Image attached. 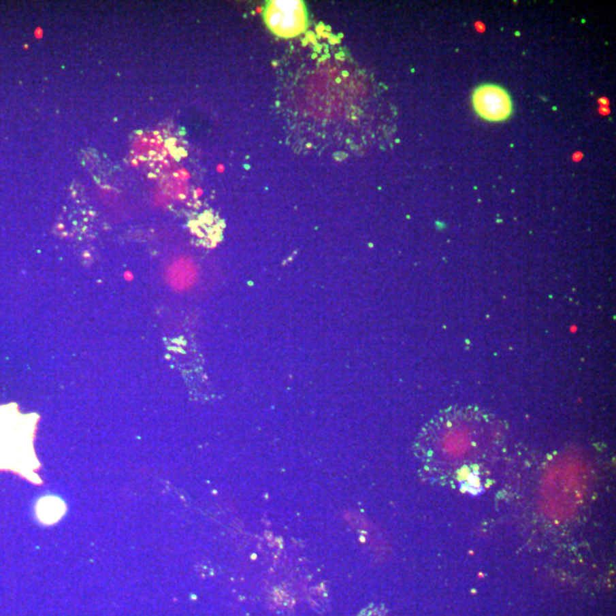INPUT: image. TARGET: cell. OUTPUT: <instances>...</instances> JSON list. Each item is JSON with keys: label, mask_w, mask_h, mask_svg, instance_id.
Wrapping results in <instances>:
<instances>
[{"label": "cell", "mask_w": 616, "mask_h": 616, "mask_svg": "<svg viewBox=\"0 0 616 616\" xmlns=\"http://www.w3.org/2000/svg\"><path fill=\"white\" fill-rule=\"evenodd\" d=\"M167 280L170 287L175 290H188L197 280V270L190 263L178 261L170 267Z\"/></svg>", "instance_id": "cell-4"}, {"label": "cell", "mask_w": 616, "mask_h": 616, "mask_svg": "<svg viewBox=\"0 0 616 616\" xmlns=\"http://www.w3.org/2000/svg\"><path fill=\"white\" fill-rule=\"evenodd\" d=\"M474 110L486 121L501 122L513 115V99L504 87L485 83L475 89L471 97Z\"/></svg>", "instance_id": "cell-3"}, {"label": "cell", "mask_w": 616, "mask_h": 616, "mask_svg": "<svg viewBox=\"0 0 616 616\" xmlns=\"http://www.w3.org/2000/svg\"><path fill=\"white\" fill-rule=\"evenodd\" d=\"M502 444V430L492 415L475 408L450 409L429 425L420 458L432 481L481 490L495 473Z\"/></svg>", "instance_id": "cell-1"}, {"label": "cell", "mask_w": 616, "mask_h": 616, "mask_svg": "<svg viewBox=\"0 0 616 616\" xmlns=\"http://www.w3.org/2000/svg\"><path fill=\"white\" fill-rule=\"evenodd\" d=\"M264 20L268 29L282 38H295L305 32L308 24L303 1H268L264 7Z\"/></svg>", "instance_id": "cell-2"}]
</instances>
